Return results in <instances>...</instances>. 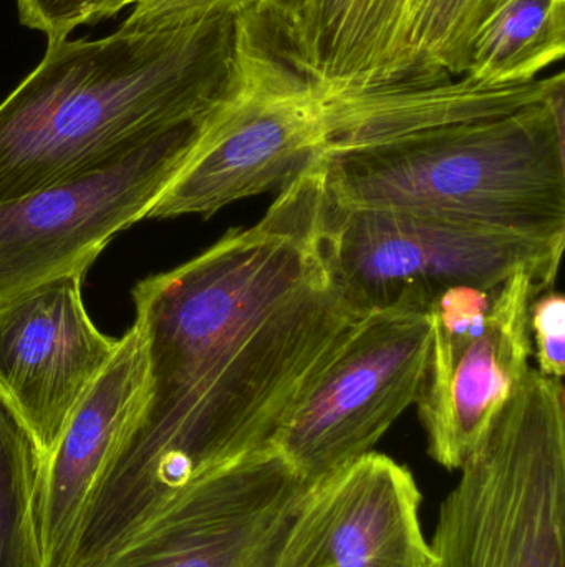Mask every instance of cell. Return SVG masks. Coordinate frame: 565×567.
I'll return each instance as SVG.
<instances>
[{"instance_id": "cell-14", "label": "cell", "mask_w": 565, "mask_h": 567, "mask_svg": "<svg viewBox=\"0 0 565 567\" xmlns=\"http://www.w3.org/2000/svg\"><path fill=\"white\" fill-rule=\"evenodd\" d=\"M411 3L312 0L287 33H275L289 59L322 89H367L414 75Z\"/></svg>"}, {"instance_id": "cell-8", "label": "cell", "mask_w": 565, "mask_h": 567, "mask_svg": "<svg viewBox=\"0 0 565 567\" xmlns=\"http://www.w3.org/2000/svg\"><path fill=\"white\" fill-rule=\"evenodd\" d=\"M430 347V313L368 312L299 396L269 446L311 485L374 452L417 402Z\"/></svg>"}, {"instance_id": "cell-16", "label": "cell", "mask_w": 565, "mask_h": 567, "mask_svg": "<svg viewBox=\"0 0 565 567\" xmlns=\"http://www.w3.org/2000/svg\"><path fill=\"white\" fill-rule=\"evenodd\" d=\"M45 458L0 395V567H46L40 536Z\"/></svg>"}, {"instance_id": "cell-6", "label": "cell", "mask_w": 565, "mask_h": 567, "mask_svg": "<svg viewBox=\"0 0 565 567\" xmlns=\"http://www.w3.org/2000/svg\"><path fill=\"white\" fill-rule=\"evenodd\" d=\"M325 235L335 278L365 313L428 312L448 290L493 289L523 269L556 282L565 245L430 213L342 208L328 195Z\"/></svg>"}, {"instance_id": "cell-7", "label": "cell", "mask_w": 565, "mask_h": 567, "mask_svg": "<svg viewBox=\"0 0 565 567\" xmlns=\"http://www.w3.org/2000/svg\"><path fill=\"white\" fill-rule=\"evenodd\" d=\"M205 122L155 136L92 172L0 202V303L63 276H85L116 235L148 218Z\"/></svg>"}, {"instance_id": "cell-11", "label": "cell", "mask_w": 565, "mask_h": 567, "mask_svg": "<svg viewBox=\"0 0 565 567\" xmlns=\"http://www.w3.org/2000/svg\"><path fill=\"white\" fill-rule=\"evenodd\" d=\"M83 278L63 276L0 303V395L45 460L118 347L90 319Z\"/></svg>"}, {"instance_id": "cell-15", "label": "cell", "mask_w": 565, "mask_h": 567, "mask_svg": "<svg viewBox=\"0 0 565 567\" xmlns=\"http://www.w3.org/2000/svg\"><path fill=\"white\" fill-rule=\"evenodd\" d=\"M565 53V0H498L471 39L463 75L486 86L540 79Z\"/></svg>"}, {"instance_id": "cell-12", "label": "cell", "mask_w": 565, "mask_h": 567, "mask_svg": "<svg viewBox=\"0 0 565 567\" xmlns=\"http://www.w3.org/2000/svg\"><path fill=\"white\" fill-rule=\"evenodd\" d=\"M420 505L407 466L367 453L311 485L278 567H431Z\"/></svg>"}, {"instance_id": "cell-5", "label": "cell", "mask_w": 565, "mask_h": 567, "mask_svg": "<svg viewBox=\"0 0 565 567\" xmlns=\"http://www.w3.org/2000/svg\"><path fill=\"white\" fill-rule=\"evenodd\" d=\"M337 136L331 93L289 59L261 9L236 17L234 75L195 148L148 218H209L284 188Z\"/></svg>"}, {"instance_id": "cell-21", "label": "cell", "mask_w": 565, "mask_h": 567, "mask_svg": "<svg viewBox=\"0 0 565 567\" xmlns=\"http://www.w3.org/2000/svg\"><path fill=\"white\" fill-rule=\"evenodd\" d=\"M312 0H262L261 10L279 35L287 33L299 22Z\"/></svg>"}, {"instance_id": "cell-18", "label": "cell", "mask_w": 565, "mask_h": 567, "mask_svg": "<svg viewBox=\"0 0 565 567\" xmlns=\"http://www.w3.org/2000/svg\"><path fill=\"white\" fill-rule=\"evenodd\" d=\"M139 0H15L20 23L46 42L69 39L80 27L112 19Z\"/></svg>"}, {"instance_id": "cell-13", "label": "cell", "mask_w": 565, "mask_h": 567, "mask_svg": "<svg viewBox=\"0 0 565 567\" xmlns=\"http://www.w3.org/2000/svg\"><path fill=\"white\" fill-rule=\"evenodd\" d=\"M145 379V349L132 326L45 460L40 536L46 567H69L72 561L86 506L138 410Z\"/></svg>"}, {"instance_id": "cell-3", "label": "cell", "mask_w": 565, "mask_h": 567, "mask_svg": "<svg viewBox=\"0 0 565 567\" xmlns=\"http://www.w3.org/2000/svg\"><path fill=\"white\" fill-rule=\"evenodd\" d=\"M564 73L430 125L332 146L318 159L342 208L404 209L565 238Z\"/></svg>"}, {"instance_id": "cell-20", "label": "cell", "mask_w": 565, "mask_h": 567, "mask_svg": "<svg viewBox=\"0 0 565 567\" xmlns=\"http://www.w3.org/2000/svg\"><path fill=\"white\" fill-rule=\"evenodd\" d=\"M531 339L537 370L563 380L565 375V297L557 290L541 292L531 303Z\"/></svg>"}, {"instance_id": "cell-2", "label": "cell", "mask_w": 565, "mask_h": 567, "mask_svg": "<svg viewBox=\"0 0 565 567\" xmlns=\"http://www.w3.org/2000/svg\"><path fill=\"white\" fill-rule=\"evenodd\" d=\"M236 17L46 42L0 103V202L208 118L234 75Z\"/></svg>"}, {"instance_id": "cell-19", "label": "cell", "mask_w": 565, "mask_h": 567, "mask_svg": "<svg viewBox=\"0 0 565 567\" xmlns=\"http://www.w3.org/2000/svg\"><path fill=\"white\" fill-rule=\"evenodd\" d=\"M262 0H139L123 20V29L156 30L211 16H241L261 9Z\"/></svg>"}, {"instance_id": "cell-9", "label": "cell", "mask_w": 565, "mask_h": 567, "mask_svg": "<svg viewBox=\"0 0 565 567\" xmlns=\"http://www.w3.org/2000/svg\"><path fill=\"white\" fill-rule=\"evenodd\" d=\"M553 287L523 269L493 289L448 290L428 310L430 357L415 405L438 465L461 468L530 372L531 303Z\"/></svg>"}, {"instance_id": "cell-1", "label": "cell", "mask_w": 565, "mask_h": 567, "mask_svg": "<svg viewBox=\"0 0 565 567\" xmlns=\"http://www.w3.org/2000/svg\"><path fill=\"white\" fill-rule=\"evenodd\" d=\"M261 221L136 284L142 402L100 476L72 567H98L186 489L268 449L367 313L328 258L321 163Z\"/></svg>"}, {"instance_id": "cell-4", "label": "cell", "mask_w": 565, "mask_h": 567, "mask_svg": "<svg viewBox=\"0 0 565 567\" xmlns=\"http://www.w3.org/2000/svg\"><path fill=\"white\" fill-rule=\"evenodd\" d=\"M431 567H565V390L531 367L460 468Z\"/></svg>"}, {"instance_id": "cell-10", "label": "cell", "mask_w": 565, "mask_h": 567, "mask_svg": "<svg viewBox=\"0 0 565 567\" xmlns=\"http://www.w3.org/2000/svg\"><path fill=\"white\" fill-rule=\"evenodd\" d=\"M308 489L268 446L186 489L100 567H278Z\"/></svg>"}, {"instance_id": "cell-17", "label": "cell", "mask_w": 565, "mask_h": 567, "mask_svg": "<svg viewBox=\"0 0 565 567\" xmlns=\"http://www.w3.org/2000/svg\"><path fill=\"white\" fill-rule=\"evenodd\" d=\"M498 0H414V75H463L471 39Z\"/></svg>"}]
</instances>
